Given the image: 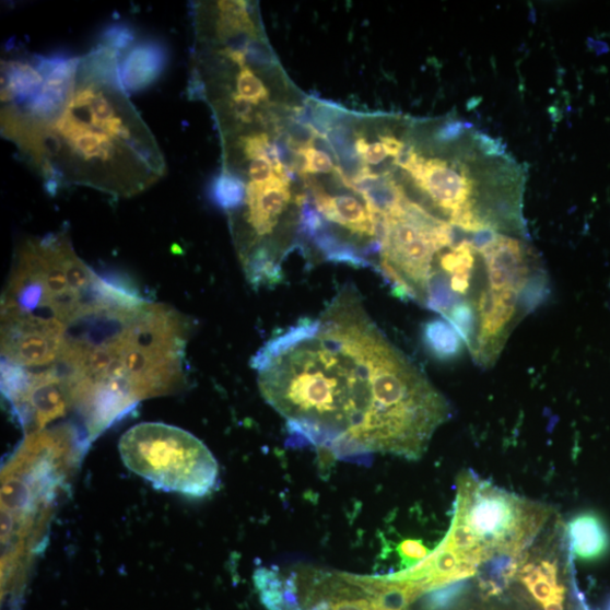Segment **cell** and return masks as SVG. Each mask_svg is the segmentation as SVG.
<instances>
[{
	"instance_id": "cell-17",
	"label": "cell",
	"mask_w": 610,
	"mask_h": 610,
	"mask_svg": "<svg viewBox=\"0 0 610 610\" xmlns=\"http://www.w3.org/2000/svg\"><path fill=\"white\" fill-rule=\"evenodd\" d=\"M246 60L256 71H268L278 63L277 57L269 44L258 36L254 37L246 50Z\"/></svg>"
},
{
	"instance_id": "cell-20",
	"label": "cell",
	"mask_w": 610,
	"mask_h": 610,
	"mask_svg": "<svg viewBox=\"0 0 610 610\" xmlns=\"http://www.w3.org/2000/svg\"><path fill=\"white\" fill-rule=\"evenodd\" d=\"M470 128L471 125L467 121L450 119L439 125L433 138L438 144H451L460 141Z\"/></svg>"
},
{
	"instance_id": "cell-3",
	"label": "cell",
	"mask_w": 610,
	"mask_h": 610,
	"mask_svg": "<svg viewBox=\"0 0 610 610\" xmlns=\"http://www.w3.org/2000/svg\"><path fill=\"white\" fill-rule=\"evenodd\" d=\"M190 324L167 304L113 285L68 327L57 364L95 435L186 382Z\"/></svg>"
},
{
	"instance_id": "cell-4",
	"label": "cell",
	"mask_w": 610,
	"mask_h": 610,
	"mask_svg": "<svg viewBox=\"0 0 610 610\" xmlns=\"http://www.w3.org/2000/svg\"><path fill=\"white\" fill-rule=\"evenodd\" d=\"M112 284L77 255L67 231L33 237L15 255L2 297V335L60 354L68 327Z\"/></svg>"
},
{
	"instance_id": "cell-19",
	"label": "cell",
	"mask_w": 610,
	"mask_h": 610,
	"mask_svg": "<svg viewBox=\"0 0 610 610\" xmlns=\"http://www.w3.org/2000/svg\"><path fill=\"white\" fill-rule=\"evenodd\" d=\"M101 43L124 54L134 44V32L129 25L113 24L102 33Z\"/></svg>"
},
{
	"instance_id": "cell-24",
	"label": "cell",
	"mask_w": 610,
	"mask_h": 610,
	"mask_svg": "<svg viewBox=\"0 0 610 610\" xmlns=\"http://www.w3.org/2000/svg\"><path fill=\"white\" fill-rule=\"evenodd\" d=\"M587 44H588L589 49L594 50L598 56L603 55V54L609 51V47L605 43L588 39Z\"/></svg>"
},
{
	"instance_id": "cell-1",
	"label": "cell",
	"mask_w": 610,
	"mask_h": 610,
	"mask_svg": "<svg viewBox=\"0 0 610 610\" xmlns=\"http://www.w3.org/2000/svg\"><path fill=\"white\" fill-rule=\"evenodd\" d=\"M121 52H20L3 64L2 133L50 195L71 186L132 197L166 173L156 140L120 79Z\"/></svg>"
},
{
	"instance_id": "cell-25",
	"label": "cell",
	"mask_w": 610,
	"mask_h": 610,
	"mask_svg": "<svg viewBox=\"0 0 610 610\" xmlns=\"http://www.w3.org/2000/svg\"><path fill=\"white\" fill-rule=\"evenodd\" d=\"M546 610H563L564 609V599L554 600L547 606H544Z\"/></svg>"
},
{
	"instance_id": "cell-15",
	"label": "cell",
	"mask_w": 610,
	"mask_h": 610,
	"mask_svg": "<svg viewBox=\"0 0 610 610\" xmlns=\"http://www.w3.org/2000/svg\"><path fill=\"white\" fill-rule=\"evenodd\" d=\"M233 63L237 68V73L235 77V89L233 91L258 107L261 102L267 101L269 97L267 87L257 77L256 70H254V68L248 64L247 60L242 64L235 62Z\"/></svg>"
},
{
	"instance_id": "cell-11",
	"label": "cell",
	"mask_w": 610,
	"mask_h": 610,
	"mask_svg": "<svg viewBox=\"0 0 610 610\" xmlns=\"http://www.w3.org/2000/svg\"><path fill=\"white\" fill-rule=\"evenodd\" d=\"M571 554L583 562L602 560L610 552V530L603 518L594 512L572 517L566 525Z\"/></svg>"
},
{
	"instance_id": "cell-6",
	"label": "cell",
	"mask_w": 610,
	"mask_h": 610,
	"mask_svg": "<svg viewBox=\"0 0 610 610\" xmlns=\"http://www.w3.org/2000/svg\"><path fill=\"white\" fill-rule=\"evenodd\" d=\"M550 517L549 506L500 489L471 470L460 474L453 520L478 541L486 563L520 562Z\"/></svg>"
},
{
	"instance_id": "cell-7",
	"label": "cell",
	"mask_w": 610,
	"mask_h": 610,
	"mask_svg": "<svg viewBox=\"0 0 610 610\" xmlns=\"http://www.w3.org/2000/svg\"><path fill=\"white\" fill-rule=\"evenodd\" d=\"M119 450L125 466L159 490L201 497L219 481V465L210 449L176 426L136 425L122 435Z\"/></svg>"
},
{
	"instance_id": "cell-22",
	"label": "cell",
	"mask_w": 610,
	"mask_h": 610,
	"mask_svg": "<svg viewBox=\"0 0 610 610\" xmlns=\"http://www.w3.org/2000/svg\"><path fill=\"white\" fill-rule=\"evenodd\" d=\"M388 153L382 143L368 144L363 160L368 165H378L387 159Z\"/></svg>"
},
{
	"instance_id": "cell-13",
	"label": "cell",
	"mask_w": 610,
	"mask_h": 610,
	"mask_svg": "<svg viewBox=\"0 0 610 610\" xmlns=\"http://www.w3.org/2000/svg\"><path fill=\"white\" fill-rule=\"evenodd\" d=\"M422 338L430 354L443 362L458 359L464 341L457 330L443 319H433L423 326Z\"/></svg>"
},
{
	"instance_id": "cell-2",
	"label": "cell",
	"mask_w": 610,
	"mask_h": 610,
	"mask_svg": "<svg viewBox=\"0 0 610 610\" xmlns=\"http://www.w3.org/2000/svg\"><path fill=\"white\" fill-rule=\"evenodd\" d=\"M251 366L294 446L344 460L366 458L373 436L409 410L429 384L371 320L352 286L318 319L271 338Z\"/></svg>"
},
{
	"instance_id": "cell-5",
	"label": "cell",
	"mask_w": 610,
	"mask_h": 610,
	"mask_svg": "<svg viewBox=\"0 0 610 610\" xmlns=\"http://www.w3.org/2000/svg\"><path fill=\"white\" fill-rule=\"evenodd\" d=\"M423 595L414 584L313 567L284 575L270 568L263 589L268 610H409Z\"/></svg>"
},
{
	"instance_id": "cell-14",
	"label": "cell",
	"mask_w": 610,
	"mask_h": 610,
	"mask_svg": "<svg viewBox=\"0 0 610 610\" xmlns=\"http://www.w3.org/2000/svg\"><path fill=\"white\" fill-rule=\"evenodd\" d=\"M210 195L214 206L228 214H234L244 207L246 184L239 176L222 168L212 181Z\"/></svg>"
},
{
	"instance_id": "cell-12",
	"label": "cell",
	"mask_w": 610,
	"mask_h": 610,
	"mask_svg": "<svg viewBox=\"0 0 610 610\" xmlns=\"http://www.w3.org/2000/svg\"><path fill=\"white\" fill-rule=\"evenodd\" d=\"M518 576L531 596L542 605L565 599L566 589L559 583V568L556 563L542 560L527 563L519 567Z\"/></svg>"
},
{
	"instance_id": "cell-8",
	"label": "cell",
	"mask_w": 610,
	"mask_h": 610,
	"mask_svg": "<svg viewBox=\"0 0 610 610\" xmlns=\"http://www.w3.org/2000/svg\"><path fill=\"white\" fill-rule=\"evenodd\" d=\"M246 199L244 222L248 225L251 241L241 249L242 260L262 245L265 237L277 228L292 200L291 181L279 176L261 184L245 183Z\"/></svg>"
},
{
	"instance_id": "cell-16",
	"label": "cell",
	"mask_w": 610,
	"mask_h": 610,
	"mask_svg": "<svg viewBox=\"0 0 610 610\" xmlns=\"http://www.w3.org/2000/svg\"><path fill=\"white\" fill-rule=\"evenodd\" d=\"M468 587V582L461 580L436 588L426 596L425 608L427 610H450L467 593Z\"/></svg>"
},
{
	"instance_id": "cell-18",
	"label": "cell",
	"mask_w": 610,
	"mask_h": 610,
	"mask_svg": "<svg viewBox=\"0 0 610 610\" xmlns=\"http://www.w3.org/2000/svg\"><path fill=\"white\" fill-rule=\"evenodd\" d=\"M304 160L302 176L335 173L336 165L331 157L315 148H309L301 153Z\"/></svg>"
},
{
	"instance_id": "cell-9",
	"label": "cell",
	"mask_w": 610,
	"mask_h": 610,
	"mask_svg": "<svg viewBox=\"0 0 610 610\" xmlns=\"http://www.w3.org/2000/svg\"><path fill=\"white\" fill-rule=\"evenodd\" d=\"M305 185L317 210L330 225L336 224L376 241L375 222L365 203L363 206L356 197L350 195L331 196L315 179L305 178Z\"/></svg>"
},
{
	"instance_id": "cell-10",
	"label": "cell",
	"mask_w": 610,
	"mask_h": 610,
	"mask_svg": "<svg viewBox=\"0 0 610 610\" xmlns=\"http://www.w3.org/2000/svg\"><path fill=\"white\" fill-rule=\"evenodd\" d=\"M168 54L157 40L133 44L121 55L120 79L128 94L152 86L166 70Z\"/></svg>"
},
{
	"instance_id": "cell-26",
	"label": "cell",
	"mask_w": 610,
	"mask_h": 610,
	"mask_svg": "<svg viewBox=\"0 0 610 610\" xmlns=\"http://www.w3.org/2000/svg\"><path fill=\"white\" fill-rule=\"evenodd\" d=\"M605 610H610V598H609L608 601H607V605H606Z\"/></svg>"
},
{
	"instance_id": "cell-21",
	"label": "cell",
	"mask_w": 610,
	"mask_h": 610,
	"mask_svg": "<svg viewBox=\"0 0 610 610\" xmlns=\"http://www.w3.org/2000/svg\"><path fill=\"white\" fill-rule=\"evenodd\" d=\"M248 183L261 184L277 177L274 165L268 160L267 156H258L249 160Z\"/></svg>"
},
{
	"instance_id": "cell-23",
	"label": "cell",
	"mask_w": 610,
	"mask_h": 610,
	"mask_svg": "<svg viewBox=\"0 0 610 610\" xmlns=\"http://www.w3.org/2000/svg\"><path fill=\"white\" fill-rule=\"evenodd\" d=\"M380 143L385 146L387 153L391 157H396L401 149L403 148L404 143L394 138L391 134L380 136Z\"/></svg>"
}]
</instances>
